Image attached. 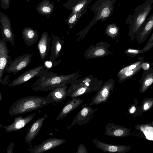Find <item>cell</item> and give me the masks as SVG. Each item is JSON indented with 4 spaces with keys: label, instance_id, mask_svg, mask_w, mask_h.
I'll return each mask as SVG.
<instances>
[{
    "label": "cell",
    "instance_id": "obj_1",
    "mask_svg": "<svg viewBox=\"0 0 153 153\" xmlns=\"http://www.w3.org/2000/svg\"><path fill=\"white\" fill-rule=\"evenodd\" d=\"M49 104L46 97L37 96L24 97L13 103L9 111L11 115H16L35 110Z\"/></svg>",
    "mask_w": 153,
    "mask_h": 153
},
{
    "label": "cell",
    "instance_id": "obj_8",
    "mask_svg": "<svg viewBox=\"0 0 153 153\" xmlns=\"http://www.w3.org/2000/svg\"><path fill=\"white\" fill-rule=\"evenodd\" d=\"M105 135L117 137H123L133 134L131 130L125 126L114 124L112 121L108 123L104 127Z\"/></svg>",
    "mask_w": 153,
    "mask_h": 153
},
{
    "label": "cell",
    "instance_id": "obj_34",
    "mask_svg": "<svg viewBox=\"0 0 153 153\" xmlns=\"http://www.w3.org/2000/svg\"><path fill=\"white\" fill-rule=\"evenodd\" d=\"M105 53V51L102 49H100L96 51L94 54L96 56H101L104 54Z\"/></svg>",
    "mask_w": 153,
    "mask_h": 153
},
{
    "label": "cell",
    "instance_id": "obj_32",
    "mask_svg": "<svg viewBox=\"0 0 153 153\" xmlns=\"http://www.w3.org/2000/svg\"><path fill=\"white\" fill-rule=\"evenodd\" d=\"M109 10L108 8L104 9L102 12V15L104 17H107L109 14Z\"/></svg>",
    "mask_w": 153,
    "mask_h": 153
},
{
    "label": "cell",
    "instance_id": "obj_24",
    "mask_svg": "<svg viewBox=\"0 0 153 153\" xmlns=\"http://www.w3.org/2000/svg\"><path fill=\"white\" fill-rule=\"evenodd\" d=\"M138 103L137 99H134V103L129 107L127 114L136 117L140 115L139 107L137 104Z\"/></svg>",
    "mask_w": 153,
    "mask_h": 153
},
{
    "label": "cell",
    "instance_id": "obj_5",
    "mask_svg": "<svg viewBox=\"0 0 153 153\" xmlns=\"http://www.w3.org/2000/svg\"><path fill=\"white\" fill-rule=\"evenodd\" d=\"M45 68L43 64L27 70L14 79L8 86L14 87L20 85L33 78L39 77L45 71Z\"/></svg>",
    "mask_w": 153,
    "mask_h": 153
},
{
    "label": "cell",
    "instance_id": "obj_22",
    "mask_svg": "<svg viewBox=\"0 0 153 153\" xmlns=\"http://www.w3.org/2000/svg\"><path fill=\"white\" fill-rule=\"evenodd\" d=\"M135 129L139 131V136L148 140L153 141V126L150 123L138 124L135 126Z\"/></svg>",
    "mask_w": 153,
    "mask_h": 153
},
{
    "label": "cell",
    "instance_id": "obj_2",
    "mask_svg": "<svg viewBox=\"0 0 153 153\" xmlns=\"http://www.w3.org/2000/svg\"><path fill=\"white\" fill-rule=\"evenodd\" d=\"M67 76L59 75L51 71H44L38 79L32 85L34 91H52L58 87L65 84L68 80Z\"/></svg>",
    "mask_w": 153,
    "mask_h": 153
},
{
    "label": "cell",
    "instance_id": "obj_38",
    "mask_svg": "<svg viewBox=\"0 0 153 153\" xmlns=\"http://www.w3.org/2000/svg\"><path fill=\"white\" fill-rule=\"evenodd\" d=\"M83 6V4H82L78 5L76 7L75 10L76 11H78Z\"/></svg>",
    "mask_w": 153,
    "mask_h": 153
},
{
    "label": "cell",
    "instance_id": "obj_36",
    "mask_svg": "<svg viewBox=\"0 0 153 153\" xmlns=\"http://www.w3.org/2000/svg\"><path fill=\"white\" fill-rule=\"evenodd\" d=\"M76 16L74 15L69 19L68 22L70 24L74 23L76 20Z\"/></svg>",
    "mask_w": 153,
    "mask_h": 153
},
{
    "label": "cell",
    "instance_id": "obj_4",
    "mask_svg": "<svg viewBox=\"0 0 153 153\" xmlns=\"http://www.w3.org/2000/svg\"><path fill=\"white\" fill-rule=\"evenodd\" d=\"M97 108L93 109L91 106L86 104L82 106L81 108L73 120L71 125L68 126L69 129L73 126L78 125H85L88 123L93 117V115Z\"/></svg>",
    "mask_w": 153,
    "mask_h": 153
},
{
    "label": "cell",
    "instance_id": "obj_19",
    "mask_svg": "<svg viewBox=\"0 0 153 153\" xmlns=\"http://www.w3.org/2000/svg\"><path fill=\"white\" fill-rule=\"evenodd\" d=\"M139 82L140 86L139 91L141 93H144L153 84V69L150 68L148 70H144Z\"/></svg>",
    "mask_w": 153,
    "mask_h": 153
},
{
    "label": "cell",
    "instance_id": "obj_21",
    "mask_svg": "<svg viewBox=\"0 0 153 153\" xmlns=\"http://www.w3.org/2000/svg\"><path fill=\"white\" fill-rule=\"evenodd\" d=\"M54 4L50 0H43L39 2L36 7V10L40 14L49 18L53 13Z\"/></svg>",
    "mask_w": 153,
    "mask_h": 153
},
{
    "label": "cell",
    "instance_id": "obj_35",
    "mask_svg": "<svg viewBox=\"0 0 153 153\" xmlns=\"http://www.w3.org/2000/svg\"><path fill=\"white\" fill-rule=\"evenodd\" d=\"M14 147V144L13 142H11L7 147V153H12L13 148Z\"/></svg>",
    "mask_w": 153,
    "mask_h": 153
},
{
    "label": "cell",
    "instance_id": "obj_31",
    "mask_svg": "<svg viewBox=\"0 0 153 153\" xmlns=\"http://www.w3.org/2000/svg\"><path fill=\"white\" fill-rule=\"evenodd\" d=\"M2 8L4 10L10 7V0H0Z\"/></svg>",
    "mask_w": 153,
    "mask_h": 153
},
{
    "label": "cell",
    "instance_id": "obj_20",
    "mask_svg": "<svg viewBox=\"0 0 153 153\" xmlns=\"http://www.w3.org/2000/svg\"><path fill=\"white\" fill-rule=\"evenodd\" d=\"M52 45L49 60L55 61L57 58L62 49V42L58 36L54 34L52 35Z\"/></svg>",
    "mask_w": 153,
    "mask_h": 153
},
{
    "label": "cell",
    "instance_id": "obj_6",
    "mask_svg": "<svg viewBox=\"0 0 153 153\" xmlns=\"http://www.w3.org/2000/svg\"><path fill=\"white\" fill-rule=\"evenodd\" d=\"M32 55L26 53L16 58L13 61L11 60L8 66L5 70L8 73H12L15 74L26 67L31 62Z\"/></svg>",
    "mask_w": 153,
    "mask_h": 153
},
{
    "label": "cell",
    "instance_id": "obj_13",
    "mask_svg": "<svg viewBox=\"0 0 153 153\" xmlns=\"http://www.w3.org/2000/svg\"><path fill=\"white\" fill-rule=\"evenodd\" d=\"M36 114L34 113L23 118L20 116L16 117L14 119L13 122L9 125L2 126L7 132L13 131H17L24 127L30 123L34 118Z\"/></svg>",
    "mask_w": 153,
    "mask_h": 153
},
{
    "label": "cell",
    "instance_id": "obj_29",
    "mask_svg": "<svg viewBox=\"0 0 153 153\" xmlns=\"http://www.w3.org/2000/svg\"><path fill=\"white\" fill-rule=\"evenodd\" d=\"M127 52L131 54L133 57H134L137 55L143 52V49H129Z\"/></svg>",
    "mask_w": 153,
    "mask_h": 153
},
{
    "label": "cell",
    "instance_id": "obj_41",
    "mask_svg": "<svg viewBox=\"0 0 153 153\" xmlns=\"http://www.w3.org/2000/svg\"><path fill=\"white\" fill-rule=\"evenodd\" d=\"M150 123L153 126V120Z\"/></svg>",
    "mask_w": 153,
    "mask_h": 153
},
{
    "label": "cell",
    "instance_id": "obj_23",
    "mask_svg": "<svg viewBox=\"0 0 153 153\" xmlns=\"http://www.w3.org/2000/svg\"><path fill=\"white\" fill-rule=\"evenodd\" d=\"M153 106V98H146L144 99L139 106L140 115L142 113L149 110Z\"/></svg>",
    "mask_w": 153,
    "mask_h": 153
},
{
    "label": "cell",
    "instance_id": "obj_16",
    "mask_svg": "<svg viewBox=\"0 0 153 153\" xmlns=\"http://www.w3.org/2000/svg\"><path fill=\"white\" fill-rule=\"evenodd\" d=\"M67 86L64 84L51 91L46 97L48 104L61 102L66 98Z\"/></svg>",
    "mask_w": 153,
    "mask_h": 153
},
{
    "label": "cell",
    "instance_id": "obj_26",
    "mask_svg": "<svg viewBox=\"0 0 153 153\" xmlns=\"http://www.w3.org/2000/svg\"><path fill=\"white\" fill-rule=\"evenodd\" d=\"M142 63L139 64L135 68L132 70H128L123 74H124L123 75L124 76L123 78H127L131 77L138 73L142 69L141 66Z\"/></svg>",
    "mask_w": 153,
    "mask_h": 153
},
{
    "label": "cell",
    "instance_id": "obj_3",
    "mask_svg": "<svg viewBox=\"0 0 153 153\" xmlns=\"http://www.w3.org/2000/svg\"><path fill=\"white\" fill-rule=\"evenodd\" d=\"M153 8V0H146L137 7L133 14L130 27L131 40L135 38V34Z\"/></svg>",
    "mask_w": 153,
    "mask_h": 153
},
{
    "label": "cell",
    "instance_id": "obj_18",
    "mask_svg": "<svg viewBox=\"0 0 153 153\" xmlns=\"http://www.w3.org/2000/svg\"><path fill=\"white\" fill-rule=\"evenodd\" d=\"M22 33L24 42L28 46L34 44L38 39L39 34L37 30L30 27H25L23 29Z\"/></svg>",
    "mask_w": 153,
    "mask_h": 153
},
{
    "label": "cell",
    "instance_id": "obj_28",
    "mask_svg": "<svg viewBox=\"0 0 153 153\" xmlns=\"http://www.w3.org/2000/svg\"><path fill=\"white\" fill-rule=\"evenodd\" d=\"M153 47V33L148 41L145 46L143 50V52L146 51L151 49Z\"/></svg>",
    "mask_w": 153,
    "mask_h": 153
},
{
    "label": "cell",
    "instance_id": "obj_7",
    "mask_svg": "<svg viewBox=\"0 0 153 153\" xmlns=\"http://www.w3.org/2000/svg\"><path fill=\"white\" fill-rule=\"evenodd\" d=\"M0 28L2 37L12 46L15 44V37L11 27L10 20L4 13L0 12Z\"/></svg>",
    "mask_w": 153,
    "mask_h": 153
},
{
    "label": "cell",
    "instance_id": "obj_30",
    "mask_svg": "<svg viewBox=\"0 0 153 153\" xmlns=\"http://www.w3.org/2000/svg\"><path fill=\"white\" fill-rule=\"evenodd\" d=\"M76 153H88V151L85 146L82 143H80L77 148Z\"/></svg>",
    "mask_w": 153,
    "mask_h": 153
},
{
    "label": "cell",
    "instance_id": "obj_40",
    "mask_svg": "<svg viewBox=\"0 0 153 153\" xmlns=\"http://www.w3.org/2000/svg\"><path fill=\"white\" fill-rule=\"evenodd\" d=\"M0 102H1L2 98V96L1 92L0 93Z\"/></svg>",
    "mask_w": 153,
    "mask_h": 153
},
{
    "label": "cell",
    "instance_id": "obj_25",
    "mask_svg": "<svg viewBox=\"0 0 153 153\" xmlns=\"http://www.w3.org/2000/svg\"><path fill=\"white\" fill-rule=\"evenodd\" d=\"M60 61V60L52 61L49 59L45 61L44 63L45 67V71H48L49 70L56 67L59 64Z\"/></svg>",
    "mask_w": 153,
    "mask_h": 153
},
{
    "label": "cell",
    "instance_id": "obj_14",
    "mask_svg": "<svg viewBox=\"0 0 153 153\" xmlns=\"http://www.w3.org/2000/svg\"><path fill=\"white\" fill-rule=\"evenodd\" d=\"M48 117L47 114H45L36 120L30 126L25 137V141L29 145L31 144L33 141L38 134L43 124L45 118Z\"/></svg>",
    "mask_w": 153,
    "mask_h": 153
},
{
    "label": "cell",
    "instance_id": "obj_39",
    "mask_svg": "<svg viewBox=\"0 0 153 153\" xmlns=\"http://www.w3.org/2000/svg\"><path fill=\"white\" fill-rule=\"evenodd\" d=\"M85 84L88 86V87L90 85H89V83L88 82H85Z\"/></svg>",
    "mask_w": 153,
    "mask_h": 153
},
{
    "label": "cell",
    "instance_id": "obj_11",
    "mask_svg": "<svg viewBox=\"0 0 153 153\" xmlns=\"http://www.w3.org/2000/svg\"><path fill=\"white\" fill-rule=\"evenodd\" d=\"M92 140L97 148L105 152L125 153L129 151L131 149L129 146L110 144L95 138H93Z\"/></svg>",
    "mask_w": 153,
    "mask_h": 153
},
{
    "label": "cell",
    "instance_id": "obj_15",
    "mask_svg": "<svg viewBox=\"0 0 153 153\" xmlns=\"http://www.w3.org/2000/svg\"><path fill=\"white\" fill-rule=\"evenodd\" d=\"M51 40V37L49 36L46 31L42 34L37 44V48L43 61L45 59L51 49L50 43Z\"/></svg>",
    "mask_w": 153,
    "mask_h": 153
},
{
    "label": "cell",
    "instance_id": "obj_17",
    "mask_svg": "<svg viewBox=\"0 0 153 153\" xmlns=\"http://www.w3.org/2000/svg\"><path fill=\"white\" fill-rule=\"evenodd\" d=\"M83 102V100L80 98H71L63 106L57 116L56 120L59 121L67 117Z\"/></svg>",
    "mask_w": 153,
    "mask_h": 153
},
{
    "label": "cell",
    "instance_id": "obj_33",
    "mask_svg": "<svg viewBox=\"0 0 153 153\" xmlns=\"http://www.w3.org/2000/svg\"><path fill=\"white\" fill-rule=\"evenodd\" d=\"M142 68L144 70H147L150 68L149 65L147 63L143 62L141 64Z\"/></svg>",
    "mask_w": 153,
    "mask_h": 153
},
{
    "label": "cell",
    "instance_id": "obj_12",
    "mask_svg": "<svg viewBox=\"0 0 153 153\" xmlns=\"http://www.w3.org/2000/svg\"><path fill=\"white\" fill-rule=\"evenodd\" d=\"M153 29V13L140 27L135 38L139 44L144 42Z\"/></svg>",
    "mask_w": 153,
    "mask_h": 153
},
{
    "label": "cell",
    "instance_id": "obj_27",
    "mask_svg": "<svg viewBox=\"0 0 153 153\" xmlns=\"http://www.w3.org/2000/svg\"><path fill=\"white\" fill-rule=\"evenodd\" d=\"M143 62V59L141 58V60H140L139 61L136 62L123 69L120 71V74H122L128 70H132L135 68L139 64Z\"/></svg>",
    "mask_w": 153,
    "mask_h": 153
},
{
    "label": "cell",
    "instance_id": "obj_37",
    "mask_svg": "<svg viewBox=\"0 0 153 153\" xmlns=\"http://www.w3.org/2000/svg\"><path fill=\"white\" fill-rule=\"evenodd\" d=\"M117 32V30L115 28H111L109 30V32L112 34L116 33Z\"/></svg>",
    "mask_w": 153,
    "mask_h": 153
},
{
    "label": "cell",
    "instance_id": "obj_9",
    "mask_svg": "<svg viewBox=\"0 0 153 153\" xmlns=\"http://www.w3.org/2000/svg\"><path fill=\"white\" fill-rule=\"evenodd\" d=\"M66 141L62 138L55 137L47 139L37 145L33 147L30 150L31 153H40L46 152L57 147Z\"/></svg>",
    "mask_w": 153,
    "mask_h": 153
},
{
    "label": "cell",
    "instance_id": "obj_10",
    "mask_svg": "<svg viewBox=\"0 0 153 153\" xmlns=\"http://www.w3.org/2000/svg\"><path fill=\"white\" fill-rule=\"evenodd\" d=\"M6 41L2 37L0 41V83H2L3 77L5 69L7 67L11 60L9 55V51Z\"/></svg>",
    "mask_w": 153,
    "mask_h": 153
},
{
    "label": "cell",
    "instance_id": "obj_42",
    "mask_svg": "<svg viewBox=\"0 0 153 153\" xmlns=\"http://www.w3.org/2000/svg\"><path fill=\"white\" fill-rule=\"evenodd\" d=\"M27 2H29L30 0H26Z\"/></svg>",
    "mask_w": 153,
    "mask_h": 153
}]
</instances>
